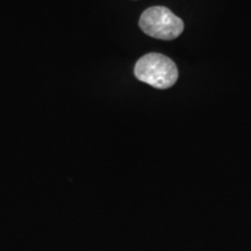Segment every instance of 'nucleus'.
<instances>
[{
  "label": "nucleus",
  "mask_w": 251,
  "mask_h": 251,
  "mask_svg": "<svg viewBox=\"0 0 251 251\" xmlns=\"http://www.w3.org/2000/svg\"><path fill=\"white\" fill-rule=\"evenodd\" d=\"M139 25L147 35L165 41L177 39L184 30L183 20L163 6L146 9L141 15Z\"/></svg>",
  "instance_id": "f03ea898"
},
{
  "label": "nucleus",
  "mask_w": 251,
  "mask_h": 251,
  "mask_svg": "<svg viewBox=\"0 0 251 251\" xmlns=\"http://www.w3.org/2000/svg\"><path fill=\"white\" fill-rule=\"evenodd\" d=\"M134 74L140 81L158 90L174 86L178 79V69L175 62L157 52L141 57L135 65Z\"/></svg>",
  "instance_id": "f257e3e1"
}]
</instances>
